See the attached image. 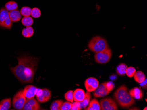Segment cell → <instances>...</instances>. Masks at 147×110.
Here are the masks:
<instances>
[{"mask_svg": "<svg viewBox=\"0 0 147 110\" xmlns=\"http://www.w3.org/2000/svg\"><path fill=\"white\" fill-rule=\"evenodd\" d=\"M18 64L11 67L13 74L22 83H32L38 65V59L33 57H21L17 58Z\"/></svg>", "mask_w": 147, "mask_h": 110, "instance_id": "1", "label": "cell"}, {"mask_svg": "<svg viewBox=\"0 0 147 110\" xmlns=\"http://www.w3.org/2000/svg\"><path fill=\"white\" fill-rule=\"evenodd\" d=\"M114 96L115 101L122 108H128L135 103L134 98L130 95L128 89L125 85L119 87Z\"/></svg>", "mask_w": 147, "mask_h": 110, "instance_id": "2", "label": "cell"}, {"mask_svg": "<svg viewBox=\"0 0 147 110\" xmlns=\"http://www.w3.org/2000/svg\"><path fill=\"white\" fill-rule=\"evenodd\" d=\"M88 47L91 51L97 53L109 48V44L104 38L96 36L91 39L88 43Z\"/></svg>", "mask_w": 147, "mask_h": 110, "instance_id": "3", "label": "cell"}, {"mask_svg": "<svg viewBox=\"0 0 147 110\" xmlns=\"http://www.w3.org/2000/svg\"><path fill=\"white\" fill-rule=\"evenodd\" d=\"M112 56V51L109 47L102 51L96 53L94 59L97 63L105 64L110 60Z\"/></svg>", "mask_w": 147, "mask_h": 110, "instance_id": "4", "label": "cell"}, {"mask_svg": "<svg viewBox=\"0 0 147 110\" xmlns=\"http://www.w3.org/2000/svg\"><path fill=\"white\" fill-rule=\"evenodd\" d=\"M11 22L9 15V11L5 8L0 10V27L10 29L12 27Z\"/></svg>", "mask_w": 147, "mask_h": 110, "instance_id": "5", "label": "cell"}, {"mask_svg": "<svg viewBox=\"0 0 147 110\" xmlns=\"http://www.w3.org/2000/svg\"><path fill=\"white\" fill-rule=\"evenodd\" d=\"M26 99L23 93V90H20L13 97L12 100L13 107L17 110H23Z\"/></svg>", "mask_w": 147, "mask_h": 110, "instance_id": "6", "label": "cell"}, {"mask_svg": "<svg viewBox=\"0 0 147 110\" xmlns=\"http://www.w3.org/2000/svg\"><path fill=\"white\" fill-rule=\"evenodd\" d=\"M35 96L38 101L42 103L48 101L50 100L51 97V93L50 90L47 89H41L37 88Z\"/></svg>", "mask_w": 147, "mask_h": 110, "instance_id": "7", "label": "cell"}, {"mask_svg": "<svg viewBox=\"0 0 147 110\" xmlns=\"http://www.w3.org/2000/svg\"><path fill=\"white\" fill-rule=\"evenodd\" d=\"M100 105L101 110H117L118 109L116 103L110 97L104 98L100 100Z\"/></svg>", "mask_w": 147, "mask_h": 110, "instance_id": "8", "label": "cell"}, {"mask_svg": "<svg viewBox=\"0 0 147 110\" xmlns=\"http://www.w3.org/2000/svg\"><path fill=\"white\" fill-rule=\"evenodd\" d=\"M99 85V82L94 77H90L87 79L85 82V87L87 91L93 92L97 88Z\"/></svg>", "mask_w": 147, "mask_h": 110, "instance_id": "9", "label": "cell"}, {"mask_svg": "<svg viewBox=\"0 0 147 110\" xmlns=\"http://www.w3.org/2000/svg\"><path fill=\"white\" fill-rule=\"evenodd\" d=\"M40 109L39 103L34 98L26 99L23 110H38Z\"/></svg>", "mask_w": 147, "mask_h": 110, "instance_id": "10", "label": "cell"}, {"mask_svg": "<svg viewBox=\"0 0 147 110\" xmlns=\"http://www.w3.org/2000/svg\"><path fill=\"white\" fill-rule=\"evenodd\" d=\"M93 92V96L97 98L105 97L110 93L107 89L105 82L99 85L97 88Z\"/></svg>", "mask_w": 147, "mask_h": 110, "instance_id": "11", "label": "cell"}, {"mask_svg": "<svg viewBox=\"0 0 147 110\" xmlns=\"http://www.w3.org/2000/svg\"><path fill=\"white\" fill-rule=\"evenodd\" d=\"M37 88L33 85H28L25 87L23 93L26 99L34 98L37 92Z\"/></svg>", "mask_w": 147, "mask_h": 110, "instance_id": "12", "label": "cell"}, {"mask_svg": "<svg viewBox=\"0 0 147 110\" xmlns=\"http://www.w3.org/2000/svg\"><path fill=\"white\" fill-rule=\"evenodd\" d=\"M86 93L81 89L78 88L73 92L74 101L76 102H81L84 100Z\"/></svg>", "mask_w": 147, "mask_h": 110, "instance_id": "13", "label": "cell"}, {"mask_svg": "<svg viewBox=\"0 0 147 110\" xmlns=\"http://www.w3.org/2000/svg\"><path fill=\"white\" fill-rule=\"evenodd\" d=\"M129 94L134 99L141 100L142 98L143 94L142 91L139 88L135 87L129 91Z\"/></svg>", "mask_w": 147, "mask_h": 110, "instance_id": "14", "label": "cell"}, {"mask_svg": "<svg viewBox=\"0 0 147 110\" xmlns=\"http://www.w3.org/2000/svg\"><path fill=\"white\" fill-rule=\"evenodd\" d=\"M9 15L12 22H17L21 20V15L18 10L9 11Z\"/></svg>", "mask_w": 147, "mask_h": 110, "instance_id": "15", "label": "cell"}, {"mask_svg": "<svg viewBox=\"0 0 147 110\" xmlns=\"http://www.w3.org/2000/svg\"><path fill=\"white\" fill-rule=\"evenodd\" d=\"M86 110H101L100 105L99 103V101L95 98L92 99L91 101H90L88 107Z\"/></svg>", "mask_w": 147, "mask_h": 110, "instance_id": "16", "label": "cell"}, {"mask_svg": "<svg viewBox=\"0 0 147 110\" xmlns=\"http://www.w3.org/2000/svg\"><path fill=\"white\" fill-rule=\"evenodd\" d=\"M91 98V96L90 92H87L86 93L84 100L82 101L78 102L79 107L81 109L86 108L88 105V104L90 101Z\"/></svg>", "mask_w": 147, "mask_h": 110, "instance_id": "17", "label": "cell"}, {"mask_svg": "<svg viewBox=\"0 0 147 110\" xmlns=\"http://www.w3.org/2000/svg\"><path fill=\"white\" fill-rule=\"evenodd\" d=\"M11 106L10 98H5L0 102V110H8Z\"/></svg>", "mask_w": 147, "mask_h": 110, "instance_id": "18", "label": "cell"}, {"mask_svg": "<svg viewBox=\"0 0 147 110\" xmlns=\"http://www.w3.org/2000/svg\"><path fill=\"white\" fill-rule=\"evenodd\" d=\"M133 77H134V78L135 81L139 83H142L146 79L145 75L141 71H138L136 72Z\"/></svg>", "mask_w": 147, "mask_h": 110, "instance_id": "19", "label": "cell"}, {"mask_svg": "<svg viewBox=\"0 0 147 110\" xmlns=\"http://www.w3.org/2000/svg\"><path fill=\"white\" fill-rule=\"evenodd\" d=\"M127 66L125 63L119 64L116 69V72L117 74L120 76H124L125 75V71Z\"/></svg>", "mask_w": 147, "mask_h": 110, "instance_id": "20", "label": "cell"}, {"mask_svg": "<svg viewBox=\"0 0 147 110\" xmlns=\"http://www.w3.org/2000/svg\"><path fill=\"white\" fill-rule=\"evenodd\" d=\"M34 31L32 27H26V28H24L22 30V35L25 37L30 38L32 37L34 34Z\"/></svg>", "mask_w": 147, "mask_h": 110, "instance_id": "21", "label": "cell"}, {"mask_svg": "<svg viewBox=\"0 0 147 110\" xmlns=\"http://www.w3.org/2000/svg\"><path fill=\"white\" fill-rule=\"evenodd\" d=\"M18 7V4L15 1H9L6 3L5 5V9L8 11H11L17 9Z\"/></svg>", "mask_w": 147, "mask_h": 110, "instance_id": "22", "label": "cell"}, {"mask_svg": "<svg viewBox=\"0 0 147 110\" xmlns=\"http://www.w3.org/2000/svg\"><path fill=\"white\" fill-rule=\"evenodd\" d=\"M63 102L61 100H56L52 103L50 106L51 110H61V107Z\"/></svg>", "mask_w": 147, "mask_h": 110, "instance_id": "23", "label": "cell"}, {"mask_svg": "<svg viewBox=\"0 0 147 110\" xmlns=\"http://www.w3.org/2000/svg\"><path fill=\"white\" fill-rule=\"evenodd\" d=\"M22 23L26 27H29L33 24V19L32 17L28 16V17H24L22 19Z\"/></svg>", "mask_w": 147, "mask_h": 110, "instance_id": "24", "label": "cell"}, {"mask_svg": "<svg viewBox=\"0 0 147 110\" xmlns=\"http://www.w3.org/2000/svg\"><path fill=\"white\" fill-rule=\"evenodd\" d=\"M31 9L30 7H24L20 10V14L24 17L30 16L31 14Z\"/></svg>", "mask_w": 147, "mask_h": 110, "instance_id": "25", "label": "cell"}, {"mask_svg": "<svg viewBox=\"0 0 147 110\" xmlns=\"http://www.w3.org/2000/svg\"><path fill=\"white\" fill-rule=\"evenodd\" d=\"M136 72L135 68L132 66L127 67L125 71V75L129 78H132L134 76Z\"/></svg>", "mask_w": 147, "mask_h": 110, "instance_id": "26", "label": "cell"}, {"mask_svg": "<svg viewBox=\"0 0 147 110\" xmlns=\"http://www.w3.org/2000/svg\"><path fill=\"white\" fill-rule=\"evenodd\" d=\"M73 92V90H70L67 92L64 95L65 99L71 103L74 102Z\"/></svg>", "mask_w": 147, "mask_h": 110, "instance_id": "27", "label": "cell"}, {"mask_svg": "<svg viewBox=\"0 0 147 110\" xmlns=\"http://www.w3.org/2000/svg\"><path fill=\"white\" fill-rule=\"evenodd\" d=\"M32 17L34 18H38L41 15V11L37 8H34L31 10V14Z\"/></svg>", "mask_w": 147, "mask_h": 110, "instance_id": "28", "label": "cell"}, {"mask_svg": "<svg viewBox=\"0 0 147 110\" xmlns=\"http://www.w3.org/2000/svg\"><path fill=\"white\" fill-rule=\"evenodd\" d=\"M72 103L69 101L63 102L61 107V110H70L71 108Z\"/></svg>", "mask_w": 147, "mask_h": 110, "instance_id": "29", "label": "cell"}, {"mask_svg": "<svg viewBox=\"0 0 147 110\" xmlns=\"http://www.w3.org/2000/svg\"><path fill=\"white\" fill-rule=\"evenodd\" d=\"M105 83L107 90L110 93L115 88V84L111 81L105 82Z\"/></svg>", "mask_w": 147, "mask_h": 110, "instance_id": "30", "label": "cell"}, {"mask_svg": "<svg viewBox=\"0 0 147 110\" xmlns=\"http://www.w3.org/2000/svg\"><path fill=\"white\" fill-rule=\"evenodd\" d=\"M81 109L79 107L78 102L76 101V102H73L71 110H81Z\"/></svg>", "mask_w": 147, "mask_h": 110, "instance_id": "31", "label": "cell"}, {"mask_svg": "<svg viewBox=\"0 0 147 110\" xmlns=\"http://www.w3.org/2000/svg\"><path fill=\"white\" fill-rule=\"evenodd\" d=\"M143 110H147V107H145V108H144V109H143Z\"/></svg>", "mask_w": 147, "mask_h": 110, "instance_id": "32", "label": "cell"}]
</instances>
